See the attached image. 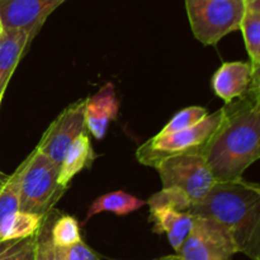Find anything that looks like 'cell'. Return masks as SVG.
Here are the masks:
<instances>
[{"instance_id": "2", "label": "cell", "mask_w": 260, "mask_h": 260, "mask_svg": "<svg viewBox=\"0 0 260 260\" xmlns=\"http://www.w3.org/2000/svg\"><path fill=\"white\" fill-rule=\"evenodd\" d=\"M189 213L203 216L228 229L238 253L253 260L260 259V187L243 177L216 182Z\"/></svg>"}, {"instance_id": "25", "label": "cell", "mask_w": 260, "mask_h": 260, "mask_svg": "<svg viewBox=\"0 0 260 260\" xmlns=\"http://www.w3.org/2000/svg\"><path fill=\"white\" fill-rule=\"evenodd\" d=\"M172 260H180V259H179V256H178L177 254H175V255H173V259Z\"/></svg>"}, {"instance_id": "6", "label": "cell", "mask_w": 260, "mask_h": 260, "mask_svg": "<svg viewBox=\"0 0 260 260\" xmlns=\"http://www.w3.org/2000/svg\"><path fill=\"white\" fill-rule=\"evenodd\" d=\"M223 118V107L213 113H208L203 121L189 128L169 134H157L137 149L139 162L155 168L160 160L175 154L200 151L205 147Z\"/></svg>"}, {"instance_id": "14", "label": "cell", "mask_w": 260, "mask_h": 260, "mask_svg": "<svg viewBox=\"0 0 260 260\" xmlns=\"http://www.w3.org/2000/svg\"><path fill=\"white\" fill-rule=\"evenodd\" d=\"M95 159L93 146L88 131L83 132L75 139V141L66 150L63 159L60 164L58 182L60 184L69 187L70 182L76 174L85 168L90 167Z\"/></svg>"}, {"instance_id": "5", "label": "cell", "mask_w": 260, "mask_h": 260, "mask_svg": "<svg viewBox=\"0 0 260 260\" xmlns=\"http://www.w3.org/2000/svg\"><path fill=\"white\" fill-rule=\"evenodd\" d=\"M185 8L193 35L206 46L238 30L244 13L243 0H185Z\"/></svg>"}, {"instance_id": "13", "label": "cell", "mask_w": 260, "mask_h": 260, "mask_svg": "<svg viewBox=\"0 0 260 260\" xmlns=\"http://www.w3.org/2000/svg\"><path fill=\"white\" fill-rule=\"evenodd\" d=\"M30 41V36L23 30L2 29L0 32V101Z\"/></svg>"}, {"instance_id": "26", "label": "cell", "mask_w": 260, "mask_h": 260, "mask_svg": "<svg viewBox=\"0 0 260 260\" xmlns=\"http://www.w3.org/2000/svg\"><path fill=\"white\" fill-rule=\"evenodd\" d=\"M0 32H2V25H0Z\"/></svg>"}, {"instance_id": "1", "label": "cell", "mask_w": 260, "mask_h": 260, "mask_svg": "<svg viewBox=\"0 0 260 260\" xmlns=\"http://www.w3.org/2000/svg\"><path fill=\"white\" fill-rule=\"evenodd\" d=\"M216 182L234 180L260 157V81L223 107V118L202 149Z\"/></svg>"}, {"instance_id": "20", "label": "cell", "mask_w": 260, "mask_h": 260, "mask_svg": "<svg viewBox=\"0 0 260 260\" xmlns=\"http://www.w3.org/2000/svg\"><path fill=\"white\" fill-rule=\"evenodd\" d=\"M37 235L25 239L0 240V260H35Z\"/></svg>"}, {"instance_id": "18", "label": "cell", "mask_w": 260, "mask_h": 260, "mask_svg": "<svg viewBox=\"0 0 260 260\" xmlns=\"http://www.w3.org/2000/svg\"><path fill=\"white\" fill-rule=\"evenodd\" d=\"M45 216L18 210L0 221V240L25 239L37 235Z\"/></svg>"}, {"instance_id": "17", "label": "cell", "mask_w": 260, "mask_h": 260, "mask_svg": "<svg viewBox=\"0 0 260 260\" xmlns=\"http://www.w3.org/2000/svg\"><path fill=\"white\" fill-rule=\"evenodd\" d=\"M41 229L56 245L69 246L83 240L80 226L76 218L70 215H63L55 210H51L45 216Z\"/></svg>"}, {"instance_id": "9", "label": "cell", "mask_w": 260, "mask_h": 260, "mask_svg": "<svg viewBox=\"0 0 260 260\" xmlns=\"http://www.w3.org/2000/svg\"><path fill=\"white\" fill-rule=\"evenodd\" d=\"M66 0H0V25L35 37L51 13Z\"/></svg>"}, {"instance_id": "8", "label": "cell", "mask_w": 260, "mask_h": 260, "mask_svg": "<svg viewBox=\"0 0 260 260\" xmlns=\"http://www.w3.org/2000/svg\"><path fill=\"white\" fill-rule=\"evenodd\" d=\"M86 98L66 107L48 126L36 149L60 165L66 150L76 137L88 131L85 123Z\"/></svg>"}, {"instance_id": "23", "label": "cell", "mask_w": 260, "mask_h": 260, "mask_svg": "<svg viewBox=\"0 0 260 260\" xmlns=\"http://www.w3.org/2000/svg\"><path fill=\"white\" fill-rule=\"evenodd\" d=\"M7 179H8V175L3 174V173L0 172V189H2V187H3V185H4L5 180H7Z\"/></svg>"}, {"instance_id": "27", "label": "cell", "mask_w": 260, "mask_h": 260, "mask_svg": "<svg viewBox=\"0 0 260 260\" xmlns=\"http://www.w3.org/2000/svg\"><path fill=\"white\" fill-rule=\"evenodd\" d=\"M0 103H2V101H0Z\"/></svg>"}, {"instance_id": "15", "label": "cell", "mask_w": 260, "mask_h": 260, "mask_svg": "<svg viewBox=\"0 0 260 260\" xmlns=\"http://www.w3.org/2000/svg\"><path fill=\"white\" fill-rule=\"evenodd\" d=\"M35 260H101V258L83 240L69 246L56 245L40 229L36 241Z\"/></svg>"}, {"instance_id": "3", "label": "cell", "mask_w": 260, "mask_h": 260, "mask_svg": "<svg viewBox=\"0 0 260 260\" xmlns=\"http://www.w3.org/2000/svg\"><path fill=\"white\" fill-rule=\"evenodd\" d=\"M60 165L38 151L30 152L22 162L19 189V210L46 216L69 187L58 182Z\"/></svg>"}, {"instance_id": "4", "label": "cell", "mask_w": 260, "mask_h": 260, "mask_svg": "<svg viewBox=\"0 0 260 260\" xmlns=\"http://www.w3.org/2000/svg\"><path fill=\"white\" fill-rule=\"evenodd\" d=\"M155 169L162 188L179 190L193 205L202 201L216 183L202 150L165 157L155 165Z\"/></svg>"}, {"instance_id": "7", "label": "cell", "mask_w": 260, "mask_h": 260, "mask_svg": "<svg viewBox=\"0 0 260 260\" xmlns=\"http://www.w3.org/2000/svg\"><path fill=\"white\" fill-rule=\"evenodd\" d=\"M238 254L234 239L221 223L194 216L192 230L177 251L180 260H233Z\"/></svg>"}, {"instance_id": "10", "label": "cell", "mask_w": 260, "mask_h": 260, "mask_svg": "<svg viewBox=\"0 0 260 260\" xmlns=\"http://www.w3.org/2000/svg\"><path fill=\"white\" fill-rule=\"evenodd\" d=\"M260 81V74H254L251 63L245 61L223 62L212 78V89L225 104L241 98Z\"/></svg>"}, {"instance_id": "22", "label": "cell", "mask_w": 260, "mask_h": 260, "mask_svg": "<svg viewBox=\"0 0 260 260\" xmlns=\"http://www.w3.org/2000/svg\"><path fill=\"white\" fill-rule=\"evenodd\" d=\"M208 116V111L205 107L192 106L182 109L178 112L164 127L159 134H169V132L180 131V129L189 128V127L196 126L201 121Z\"/></svg>"}, {"instance_id": "16", "label": "cell", "mask_w": 260, "mask_h": 260, "mask_svg": "<svg viewBox=\"0 0 260 260\" xmlns=\"http://www.w3.org/2000/svg\"><path fill=\"white\" fill-rule=\"evenodd\" d=\"M240 28L254 74H260V0H243Z\"/></svg>"}, {"instance_id": "24", "label": "cell", "mask_w": 260, "mask_h": 260, "mask_svg": "<svg viewBox=\"0 0 260 260\" xmlns=\"http://www.w3.org/2000/svg\"><path fill=\"white\" fill-rule=\"evenodd\" d=\"M172 259H173V255H167V256H162V258L156 259V260H172Z\"/></svg>"}, {"instance_id": "12", "label": "cell", "mask_w": 260, "mask_h": 260, "mask_svg": "<svg viewBox=\"0 0 260 260\" xmlns=\"http://www.w3.org/2000/svg\"><path fill=\"white\" fill-rule=\"evenodd\" d=\"M150 207V218L154 222V231L165 234L175 253L192 230L194 215L180 211L168 205H154Z\"/></svg>"}, {"instance_id": "21", "label": "cell", "mask_w": 260, "mask_h": 260, "mask_svg": "<svg viewBox=\"0 0 260 260\" xmlns=\"http://www.w3.org/2000/svg\"><path fill=\"white\" fill-rule=\"evenodd\" d=\"M20 173H22V164L12 175H8V179L0 189V221L9 213L19 210Z\"/></svg>"}, {"instance_id": "11", "label": "cell", "mask_w": 260, "mask_h": 260, "mask_svg": "<svg viewBox=\"0 0 260 260\" xmlns=\"http://www.w3.org/2000/svg\"><path fill=\"white\" fill-rule=\"evenodd\" d=\"M119 102L112 83H107L101 90L90 98H86L85 123L88 132L96 140H102L107 134L111 122L117 118Z\"/></svg>"}, {"instance_id": "19", "label": "cell", "mask_w": 260, "mask_h": 260, "mask_svg": "<svg viewBox=\"0 0 260 260\" xmlns=\"http://www.w3.org/2000/svg\"><path fill=\"white\" fill-rule=\"evenodd\" d=\"M145 203H146V201L140 200V198L123 192V190H114V192L106 193L91 203L90 207L88 208L85 221L90 220L91 217L102 212H111L118 216H126L141 208L142 206H145Z\"/></svg>"}]
</instances>
